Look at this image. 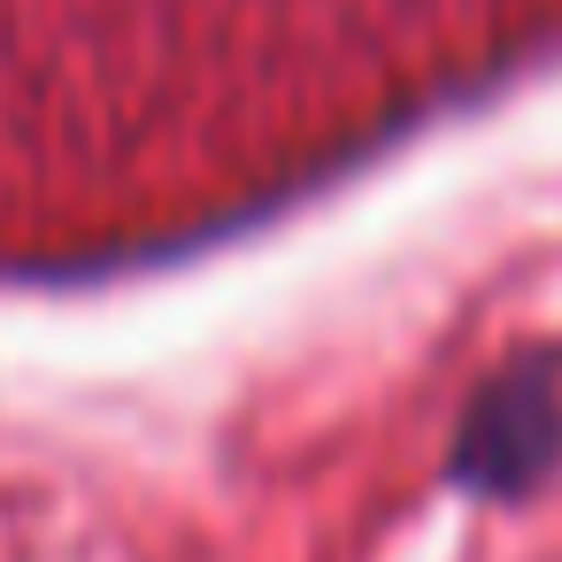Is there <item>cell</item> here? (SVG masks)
Masks as SVG:
<instances>
[{
	"instance_id": "1",
	"label": "cell",
	"mask_w": 562,
	"mask_h": 562,
	"mask_svg": "<svg viewBox=\"0 0 562 562\" xmlns=\"http://www.w3.org/2000/svg\"><path fill=\"white\" fill-rule=\"evenodd\" d=\"M539 424H547V401H539V393H501V401L477 416V439H470V454L485 447V470H477V477L501 485V477H508L501 462H524V470H531V462L547 454V431H539Z\"/></svg>"
}]
</instances>
